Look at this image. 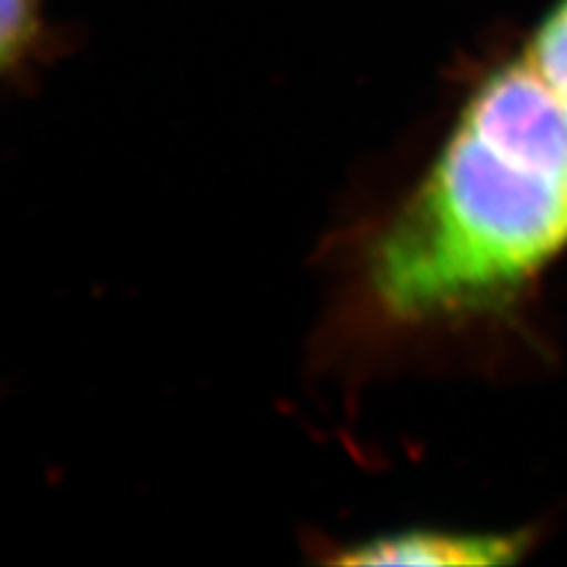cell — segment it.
Here are the masks:
<instances>
[{
    "label": "cell",
    "instance_id": "cell-2",
    "mask_svg": "<svg viewBox=\"0 0 567 567\" xmlns=\"http://www.w3.org/2000/svg\"><path fill=\"white\" fill-rule=\"evenodd\" d=\"M458 121L513 162L567 187V104L529 60L494 71Z\"/></svg>",
    "mask_w": 567,
    "mask_h": 567
},
{
    "label": "cell",
    "instance_id": "cell-4",
    "mask_svg": "<svg viewBox=\"0 0 567 567\" xmlns=\"http://www.w3.org/2000/svg\"><path fill=\"white\" fill-rule=\"evenodd\" d=\"M529 62L560 97H567V0L539 29Z\"/></svg>",
    "mask_w": 567,
    "mask_h": 567
},
{
    "label": "cell",
    "instance_id": "cell-6",
    "mask_svg": "<svg viewBox=\"0 0 567 567\" xmlns=\"http://www.w3.org/2000/svg\"><path fill=\"white\" fill-rule=\"evenodd\" d=\"M563 100H565V104H567V97H563Z\"/></svg>",
    "mask_w": 567,
    "mask_h": 567
},
{
    "label": "cell",
    "instance_id": "cell-3",
    "mask_svg": "<svg viewBox=\"0 0 567 567\" xmlns=\"http://www.w3.org/2000/svg\"><path fill=\"white\" fill-rule=\"evenodd\" d=\"M525 548L523 537L456 535L410 529L348 546L333 558L341 565H504Z\"/></svg>",
    "mask_w": 567,
    "mask_h": 567
},
{
    "label": "cell",
    "instance_id": "cell-1",
    "mask_svg": "<svg viewBox=\"0 0 567 567\" xmlns=\"http://www.w3.org/2000/svg\"><path fill=\"white\" fill-rule=\"evenodd\" d=\"M567 241V187L513 162L464 121L371 254V287L423 322L508 296Z\"/></svg>",
    "mask_w": 567,
    "mask_h": 567
},
{
    "label": "cell",
    "instance_id": "cell-5",
    "mask_svg": "<svg viewBox=\"0 0 567 567\" xmlns=\"http://www.w3.org/2000/svg\"><path fill=\"white\" fill-rule=\"evenodd\" d=\"M3 64L10 66L24 58L35 39V0H3Z\"/></svg>",
    "mask_w": 567,
    "mask_h": 567
}]
</instances>
